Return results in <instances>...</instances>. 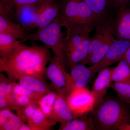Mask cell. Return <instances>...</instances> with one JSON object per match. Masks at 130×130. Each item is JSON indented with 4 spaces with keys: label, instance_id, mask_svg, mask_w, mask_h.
Segmentation results:
<instances>
[{
    "label": "cell",
    "instance_id": "36",
    "mask_svg": "<svg viewBox=\"0 0 130 130\" xmlns=\"http://www.w3.org/2000/svg\"><path fill=\"white\" fill-rule=\"evenodd\" d=\"M119 130H130V124H125L122 126Z\"/></svg>",
    "mask_w": 130,
    "mask_h": 130
},
{
    "label": "cell",
    "instance_id": "9",
    "mask_svg": "<svg viewBox=\"0 0 130 130\" xmlns=\"http://www.w3.org/2000/svg\"><path fill=\"white\" fill-rule=\"evenodd\" d=\"M112 18L113 34L117 39L130 42V7L128 6L115 11Z\"/></svg>",
    "mask_w": 130,
    "mask_h": 130
},
{
    "label": "cell",
    "instance_id": "17",
    "mask_svg": "<svg viewBox=\"0 0 130 130\" xmlns=\"http://www.w3.org/2000/svg\"><path fill=\"white\" fill-rule=\"evenodd\" d=\"M19 83L30 90L46 94L53 91L51 85L45 79L30 75L24 76L19 79Z\"/></svg>",
    "mask_w": 130,
    "mask_h": 130
},
{
    "label": "cell",
    "instance_id": "27",
    "mask_svg": "<svg viewBox=\"0 0 130 130\" xmlns=\"http://www.w3.org/2000/svg\"><path fill=\"white\" fill-rule=\"evenodd\" d=\"M12 83V82H11ZM12 94L13 97L19 95H26L40 102L44 94L35 92L22 86L16 82L12 83Z\"/></svg>",
    "mask_w": 130,
    "mask_h": 130
},
{
    "label": "cell",
    "instance_id": "11",
    "mask_svg": "<svg viewBox=\"0 0 130 130\" xmlns=\"http://www.w3.org/2000/svg\"><path fill=\"white\" fill-rule=\"evenodd\" d=\"M95 28L94 36L90 38L88 54L86 58L90 56L103 43L114 35L112 19L100 23Z\"/></svg>",
    "mask_w": 130,
    "mask_h": 130
},
{
    "label": "cell",
    "instance_id": "1",
    "mask_svg": "<svg viewBox=\"0 0 130 130\" xmlns=\"http://www.w3.org/2000/svg\"><path fill=\"white\" fill-rule=\"evenodd\" d=\"M52 58L50 48L45 45L32 42L28 46L21 43L14 54L0 57V72L6 73L12 83L26 75L45 79L46 67Z\"/></svg>",
    "mask_w": 130,
    "mask_h": 130
},
{
    "label": "cell",
    "instance_id": "26",
    "mask_svg": "<svg viewBox=\"0 0 130 130\" xmlns=\"http://www.w3.org/2000/svg\"><path fill=\"white\" fill-rule=\"evenodd\" d=\"M58 94L52 91L44 95L39 102L40 108L43 113L50 118L54 104Z\"/></svg>",
    "mask_w": 130,
    "mask_h": 130
},
{
    "label": "cell",
    "instance_id": "6",
    "mask_svg": "<svg viewBox=\"0 0 130 130\" xmlns=\"http://www.w3.org/2000/svg\"><path fill=\"white\" fill-rule=\"evenodd\" d=\"M67 102L73 112L80 116L93 111L95 99L91 91L85 87L72 91Z\"/></svg>",
    "mask_w": 130,
    "mask_h": 130
},
{
    "label": "cell",
    "instance_id": "16",
    "mask_svg": "<svg viewBox=\"0 0 130 130\" xmlns=\"http://www.w3.org/2000/svg\"><path fill=\"white\" fill-rule=\"evenodd\" d=\"M90 112L65 123H60V130H96Z\"/></svg>",
    "mask_w": 130,
    "mask_h": 130
},
{
    "label": "cell",
    "instance_id": "18",
    "mask_svg": "<svg viewBox=\"0 0 130 130\" xmlns=\"http://www.w3.org/2000/svg\"><path fill=\"white\" fill-rule=\"evenodd\" d=\"M90 42V38H87L71 53L65 58L66 67L71 70L87 57L89 53Z\"/></svg>",
    "mask_w": 130,
    "mask_h": 130
},
{
    "label": "cell",
    "instance_id": "5",
    "mask_svg": "<svg viewBox=\"0 0 130 130\" xmlns=\"http://www.w3.org/2000/svg\"><path fill=\"white\" fill-rule=\"evenodd\" d=\"M45 75L51 81L50 85L53 89L67 100L71 90L65 61L54 55L46 68Z\"/></svg>",
    "mask_w": 130,
    "mask_h": 130
},
{
    "label": "cell",
    "instance_id": "22",
    "mask_svg": "<svg viewBox=\"0 0 130 130\" xmlns=\"http://www.w3.org/2000/svg\"><path fill=\"white\" fill-rule=\"evenodd\" d=\"M27 123L32 130H48L55 124L42 111L40 108L37 109Z\"/></svg>",
    "mask_w": 130,
    "mask_h": 130
},
{
    "label": "cell",
    "instance_id": "24",
    "mask_svg": "<svg viewBox=\"0 0 130 130\" xmlns=\"http://www.w3.org/2000/svg\"><path fill=\"white\" fill-rule=\"evenodd\" d=\"M116 38L113 35L103 43L90 56L85 59L80 63L91 66L98 63L104 58Z\"/></svg>",
    "mask_w": 130,
    "mask_h": 130
},
{
    "label": "cell",
    "instance_id": "15",
    "mask_svg": "<svg viewBox=\"0 0 130 130\" xmlns=\"http://www.w3.org/2000/svg\"><path fill=\"white\" fill-rule=\"evenodd\" d=\"M46 0L37 3L16 7L15 8V17L22 27L25 30L31 29V20L41 5Z\"/></svg>",
    "mask_w": 130,
    "mask_h": 130
},
{
    "label": "cell",
    "instance_id": "10",
    "mask_svg": "<svg viewBox=\"0 0 130 130\" xmlns=\"http://www.w3.org/2000/svg\"><path fill=\"white\" fill-rule=\"evenodd\" d=\"M113 68L106 67L98 72V76L91 91L95 99L94 109L99 106L104 100V96L112 83V73Z\"/></svg>",
    "mask_w": 130,
    "mask_h": 130
},
{
    "label": "cell",
    "instance_id": "31",
    "mask_svg": "<svg viewBox=\"0 0 130 130\" xmlns=\"http://www.w3.org/2000/svg\"><path fill=\"white\" fill-rule=\"evenodd\" d=\"M13 98L18 106L16 110L19 108L26 106L33 103L39 104V102L36 100L28 96H17Z\"/></svg>",
    "mask_w": 130,
    "mask_h": 130
},
{
    "label": "cell",
    "instance_id": "3",
    "mask_svg": "<svg viewBox=\"0 0 130 130\" xmlns=\"http://www.w3.org/2000/svg\"><path fill=\"white\" fill-rule=\"evenodd\" d=\"M129 105L119 100H104L90 112L96 130H119L125 124H130Z\"/></svg>",
    "mask_w": 130,
    "mask_h": 130
},
{
    "label": "cell",
    "instance_id": "33",
    "mask_svg": "<svg viewBox=\"0 0 130 130\" xmlns=\"http://www.w3.org/2000/svg\"><path fill=\"white\" fill-rule=\"evenodd\" d=\"M130 0H109V5L112 6L114 11L119 8L128 6Z\"/></svg>",
    "mask_w": 130,
    "mask_h": 130
},
{
    "label": "cell",
    "instance_id": "30",
    "mask_svg": "<svg viewBox=\"0 0 130 130\" xmlns=\"http://www.w3.org/2000/svg\"><path fill=\"white\" fill-rule=\"evenodd\" d=\"M8 78L1 73L0 74V110L9 109V106L5 97V90L9 82Z\"/></svg>",
    "mask_w": 130,
    "mask_h": 130
},
{
    "label": "cell",
    "instance_id": "8",
    "mask_svg": "<svg viewBox=\"0 0 130 130\" xmlns=\"http://www.w3.org/2000/svg\"><path fill=\"white\" fill-rule=\"evenodd\" d=\"M60 12V4L55 0H46L32 17L31 29H41L58 18Z\"/></svg>",
    "mask_w": 130,
    "mask_h": 130
},
{
    "label": "cell",
    "instance_id": "14",
    "mask_svg": "<svg viewBox=\"0 0 130 130\" xmlns=\"http://www.w3.org/2000/svg\"><path fill=\"white\" fill-rule=\"evenodd\" d=\"M71 70L69 75L71 91L86 87L90 79L93 76L89 67L81 63L77 64Z\"/></svg>",
    "mask_w": 130,
    "mask_h": 130
},
{
    "label": "cell",
    "instance_id": "29",
    "mask_svg": "<svg viewBox=\"0 0 130 130\" xmlns=\"http://www.w3.org/2000/svg\"><path fill=\"white\" fill-rule=\"evenodd\" d=\"M40 108L39 104L33 103L26 106L19 108L16 111L18 116L25 123L31 118L36 111Z\"/></svg>",
    "mask_w": 130,
    "mask_h": 130
},
{
    "label": "cell",
    "instance_id": "32",
    "mask_svg": "<svg viewBox=\"0 0 130 130\" xmlns=\"http://www.w3.org/2000/svg\"><path fill=\"white\" fill-rule=\"evenodd\" d=\"M13 9L16 7L37 4L44 0H10Z\"/></svg>",
    "mask_w": 130,
    "mask_h": 130
},
{
    "label": "cell",
    "instance_id": "28",
    "mask_svg": "<svg viewBox=\"0 0 130 130\" xmlns=\"http://www.w3.org/2000/svg\"><path fill=\"white\" fill-rule=\"evenodd\" d=\"M110 88L117 93L120 100L130 105V84L111 83Z\"/></svg>",
    "mask_w": 130,
    "mask_h": 130
},
{
    "label": "cell",
    "instance_id": "4",
    "mask_svg": "<svg viewBox=\"0 0 130 130\" xmlns=\"http://www.w3.org/2000/svg\"><path fill=\"white\" fill-rule=\"evenodd\" d=\"M63 24L59 17L46 26L38 29L35 33L27 35L26 37L20 40L21 43L27 41L32 42L41 41L53 51L54 55L65 61L63 50L64 38H63L61 28Z\"/></svg>",
    "mask_w": 130,
    "mask_h": 130
},
{
    "label": "cell",
    "instance_id": "23",
    "mask_svg": "<svg viewBox=\"0 0 130 130\" xmlns=\"http://www.w3.org/2000/svg\"><path fill=\"white\" fill-rule=\"evenodd\" d=\"M112 83L130 84V68L126 61L122 59L112 73Z\"/></svg>",
    "mask_w": 130,
    "mask_h": 130
},
{
    "label": "cell",
    "instance_id": "12",
    "mask_svg": "<svg viewBox=\"0 0 130 130\" xmlns=\"http://www.w3.org/2000/svg\"><path fill=\"white\" fill-rule=\"evenodd\" d=\"M78 117L70 108L67 99L58 94L50 117L51 120L55 124L65 123Z\"/></svg>",
    "mask_w": 130,
    "mask_h": 130
},
{
    "label": "cell",
    "instance_id": "20",
    "mask_svg": "<svg viewBox=\"0 0 130 130\" xmlns=\"http://www.w3.org/2000/svg\"><path fill=\"white\" fill-rule=\"evenodd\" d=\"M11 111L7 109L0 110V130H19L25 123Z\"/></svg>",
    "mask_w": 130,
    "mask_h": 130
},
{
    "label": "cell",
    "instance_id": "25",
    "mask_svg": "<svg viewBox=\"0 0 130 130\" xmlns=\"http://www.w3.org/2000/svg\"><path fill=\"white\" fill-rule=\"evenodd\" d=\"M90 34L83 32L67 36L64 40L63 48L65 58L71 53L84 40L90 37Z\"/></svg>",
    "mask_w": 130,
    "mask_h": 130
},
{
    "label": "cell",
    "instance_id": "13",
    "mask_svg": "<svg viewBox=\"0 0 130 130\" xmlns=\"http://www.w3.org/2000/svg\"><path fill=\"white\" fill-rule=\"evenodd\" d=\"M9 13L0 7V33L9 35L19 40L27 36L26 30L20 24L14 23L10 20Z\"/></svg>",
    "mask_w": 130,
    "mask_h": 130
},
{
    "label": "cell",
    "instance_id": "35",
    "mask_svg": "<svg viewBox=\"0 0 130 130\" xmlns=\"http://www.w3.org/2000/svg\"><path fill=\"white\" fill-rule=\"evenodd\" d=\"M19 130H32V129L29 125L26 124L24 123L21 126Z\"/></svg>",
    "mask_w": 130,
    "mask_h": 130
},
{
    "label": "cell",
    "instance_id": "2",
    "mask_svg": "<svg viewBox=\"0 0 130 130\" xmlns=\"http://www.w3.org/2000/svg\"><path fill=\"white\" fill-rule=\"evenodd\" d=\"M59 18L67 28V36L88 33L100 21L83 0H61Z\"/></svg>",
    "mask_w": 130,
    "mask_h": 130
},
{
    "label": "cell",
    "instance_id": "34",
    "mask_svg": "<svg viewBox=\"0 0 130 130\" xmlns=\"http://www.w3.org/2000/svg\"><path fill=\"white\" fill-rule=\"evenodd\" d=\"M123 59L126 61L130 68V47L126 52Z\"/></svg>",
    "mask_w": 130,
    "mask_h": 130
},
{
    "label": "cell",
    "instance_id": "21",
    "mask_svg": "<svg viewBox=\"0 0 130 130\" xmlns=\"http://www.w3.org/2000/svg\"><path fill=\"white\" fill-rule=\"evenodd\" d=\"M21 43L18 39L0 33V57H8L14 54Z\"/></svg>",
    "mask_w": 130,
    "mask_h": 130
},
{
    "label": "cell",
    "instance_id": "19",
    "mask_svg": "<svg viewBox=\"0 0 130 130\" xmlns=\"http://www.w3.org/2000/svg\"><path fill=\"white\" fill-rule=\"evenodd\" d=\"M89 7L100 23L111 18L109 7V0H83Z\"/></svg>",
    "mask_w": 130,
    "mask_h": 130
},
{
    "label": "cell",
    "instance_id": "7",
    "mask_svg": "<svg viewBox=\"0 0 130 130\" xmlns=\"http://www.w3.org/2000/svg\"><path fill=\"white\" fill-rule=\"evenodd\" d=\"M130 47V42L116 39L106 55L100 62L90 66L93 76L102 69L123 59L126 52Z\"/></svg>",
    "mask_w": 130,
    "mask_h": 130
}]
</instances>
